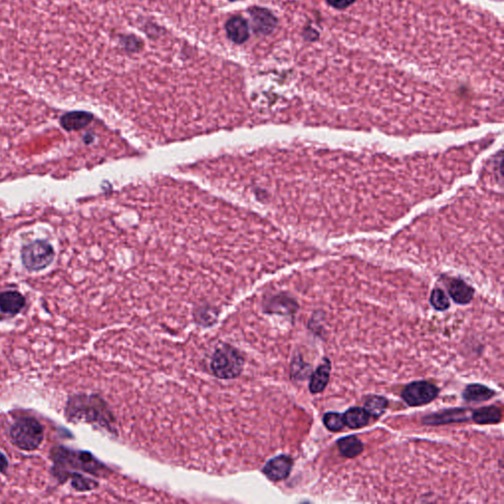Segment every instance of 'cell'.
I'll return each mask as SVG.
<instances>
[{
    "label": "cell",
    "instance_id": "cell-1",
    "mask_svg": "<svg viewBox=\"0 0 504 504\" xmlns=\"http://www.w3.org/2000/svg\"><path fill=\"white\" fill-rule=\"evenodd\" d=\"M65 416L73 423L86 422L98 424L111 430L112 416L106 403L97 395L79 394L69 398L65 408Z\"/></svg>",
    "mask_w": 504,
    "mask_h": 504
},
{
    "label": "cell",
    "instance_id": "cell-2",
    "mask_svg": "<svg viewBox=\"0 0 504 504\" xmlns=\"http://www.w3.org/2000/svg\"><path fill=\"white\" fill-rule=\"evenodd\" d=\"M51 457L58 468L69 467V468L79 470V471L95 475L97 477H102L107 474V469L105 465L88 451L58 446L53 449Z\"/></svg>",
    "mask_w": 504,
    "mask_h": 504
},
{
    "label": "cell",
    "instance_id": "cell-3",
    "mask_svg": "<svg viewBox=\"0 0 504 504\" xmlns=\"http://www.w3.org/2000/svg\"><path fill=\"white\" fill-rule=\"evenodd\" d=\"M12 444L24 451H34L43 442L45 432L35 418L20 417L14 420L9 430Z\"/></svg>",
    "mask_w": 504,
    "mask_h": 504
},
{
    "label": "cell",
    "instance_id": "cell-4",
    "mask_svg": "<svg viewBox=\"0 0 504 504\" xmlns=\"http://www.w3.org/2000/svg\"><path fill=\"white\" fill-rule=\"evenodd\" d=\"M244 359L239 350L225 344L213 354L210 369L217 378H237L244 369Z\"/></svg>",
    "mask_w": 504,
    "mask_h": 504
},
{
    "label": "cell",
    "instance_id": "cell-5",
    "mask_svg": "<svg viewBox=\"0 0 504 504\" xmlns=\"http://www.w3.org/2000/svg\"><path fill=\"white\" fill-rule=\"evenodd\" d=\"M22 263L27 270L41 271L50 266L55 259V251L48 242L36 241L22 248Z\"/></svg>",
    "mask_w": 504,
    "mask_h": 504
},
{
    "label": "cell",
    "instance_id": "cell-6",
    "mask_svg": "<svg viewBox=\"0 0 504 504\" xmlns=\"http://www.w3.org/2000/svg\"><path fill=\"white\" fill-rule=\"evenodd\" d=\"M439 389L429 381H413L403 389V400L410 407L427 405L439 396Z\"/></svg>",
    "mask_w": 504,
    "mask_h": 504
},
{
    "label": "cell",
    "instance_id": "cell-7",
    "mask_svg": "<svg viewBox=\"0 0 504 504\" xmlns=\"http://www.w3.org/2000/svg\"><path fill=\"white\" fill-rule=\"evenodd\" d=\"M474 409L452 408L430 413L423 418V424L427 425H444L461 424L472 420Z\"/></svg>",
    "mask_w": 504,
    "mask_h": 504
},
{
    "label": "cell",
    "instance_id": "cell-8",
    "mask_svg": "<svg viewBox=\"0 0 504 504\" xmlns=\"http://www.w3.org/2000/svg\"><path fill=\"white\" fill-rule=\"evenodd\" d=\"M293 466V460L289 455H279L269 460L263 469L266 478L273 482H280L290 476Z\"/></svg>",
    "mask_w": 504,
    "mask_h": 504
},
{
    "label": "cell",
    "instance_id": "cell-9",
    "mask_svg": "<svg viewBox=\"0 0 504 504\" xmlns=\"http://www.w3.org/2000/svg\"><path fill=\"white\" fill-rule=\"evenodd\" d=\"M248 12L251 17L252 29L258 35H270L277 26V19L268 9L251 7Z\"/></svg>",
    "mask_w": 504,
    "mask_h": 504
},
{
    "label": "cell",
    "instance_id": "cell-10",
    "mask_svg": "<svg viewBox=\"0 0 504 504\" xmlns=\"http://www.w3.org/2000/svg\"><path fill=\"white\" fill-rule=\"evenodd\" d=\"M25 305V298L16 291H7L0 293V312L4 314L14 317L22 312Z\"/></svg>",
    "mask_w": 504,
    "mask_h": 504
},
{
    "label": "cell",
    "instance_id": "cell-11",
    "mask_svg": "<svg viewBox=\"0 0 504 504\" xmlns=\"http://www.w3.org/2000/svg\"><path fill=\"white\" fill-rule=\"evenodd\" d=\"M227 35L232 43L241 45L249 38L248 24L242 17H232L226 24Z\"/></svg>",
    "mask_w": 504,
    "mask_h": 504
},
{
    "label": "cell",
    "instance_id": "cell-12",
    "mask_svg": "<svg viewBox=\"0 0 504 504\" xmlns=\"http://www.w3.org/2000/svg\"><path fill=\"white\" fill-rule=\"evenodd\" d=\"M447 289L450 297L458 305H468L473 300L474 289L460 279H451Z\"/></svg>",
    "mask_w": 504,
    "mask_h": 504
},
{
    "label": "cell",
    "instance_id": "cell-13",
    "mask_svg": "<svg viewBox=\"0 0 504 504\" xmlns=\"http://www.w3.org/2000/svg\"><path fill=\"white\" fill-rule=\"evenodd\" d=\"M331 373V362L327 358L323 359V363L312 373L310 381V390L312 394L321 393L325 390L330 380Z\"/></svg>",
    "mask_w": 504,
    "mask_h": 504
},
{
    "label": "cell",
    "instance_id": "cell-14",
    "mask_svg": "<svg viewBox=\"0 0 504 504\" xmlns=\"http://www.w3.org/2000/svg\"><path fill=\"white\" fill-rule=\"evenodd\" d=\"M93 121V116L87 112H71L61 117L60 124L65 131H80Z\"/></svg>",
    "mask_w": 504,
    "mask_h": 504
},
{
    "label": "cell",
    "instance_id": "cell-15",
    "mask_svg": "<svg viewBox=\"0 0 504 504\" xmlns=\"http://www.w3.org/2000/svg\"><path fill=\"white\" fill-rule=\"evenodd\" d=\"M503 420V412L496 406L474 409L472 420L478 425H498Z\"/></svg>",
    "mask_w": 504,
    "mask_h": 504
},
{
    "label": "cell",
    "instance_id": "cell-16",
    "mask_svg": "<svg viewBox=\"0 0 504 504\" xmlns=\"http://www.w3.org/2000/svg\"><path fill=\"white\" fill-rule=\"evenodd\" d=\"M496 391L493 389L486 387L483 384L474 383L469 384L466 388L464 389L462 397L467 402L481 403L484 401L491 400L496 396Z\"/></svg>",
    "mask_w": 504,
    "mask_h": 504
},
{
    "label": "cell",
    "instance_id": "cell-17",
    "mask_svg": "<svg viewBox=\"0 0 504 504\" xmlns=\"http://www.w3.org/2000/svg\"><path fill=\"white\" fill-rule=\"evenodd\" d=\"M298 305L292 298L285 296H278L273 298L266 305V312L270 313H278V314L292 315L297 312Z\"/></svg>",
    "mask_w": 504,
    "mask_h": 504
},
{
    "label": "cell",
    "instance_id": "cell-18",
    "mask_svg": "<svg viewBox=\"0 0 504 504\" xmlns=\"http://www.w3.org/2000/svg\"><path fill=\"white\" fill-rule=\"evenodd\" d=\"M337 445H338L340 453L347 458H354V457L359 456L364 450L363 442L356 435L342 437L337 440Z\"/></svg>",
    "mask_w": 504,
    "mask_h": 504
},
{
    "label": "cell",
    "instance_id": "cell-19",
    "mask_svg": "<svg viewBox=\"0 0 504 504\" xmlns=\"http://www.w3.org/2000/svg\"><path fill=\"white\" fill-rule=\"evenodd\" d=\"M345 425L350 429H361L369 425L371 416L364 408H350L343 415Z\"/></svg>",
    "mask_w": 504,
    "mask_h": 504
},
{
    "label": "cell",
    "instance_id": "cell-20",
    "mask_svg": "<svg viewBox=\"0 0 504 504\" xmlns=\"http://www.w3.org/2000/svg\"><path fill=\"white\" fill-rule=\"evenodd\" d=\"M388 407V400L383 396L371 395L364 401V410L371 417L379 418Z\"/></svg>",
    "mask_w": 504,
    "mask_h": 504
},
{
    "label": "cell",
    "instance_id": "cell-21",
    "mask_svg": "<svg viewBox=\"0 0 504 504\" xmlns=\"http://www.w3.org/2000/svg\"><path fill=\"white\" fill-rule=\"evenodd\" d=\"M323 423L330 432H341L345 427L343 415L337 412H328L323 416Z\"/></svg>",
    "mask_w": 504,
    "mask_h": 504
},
{
    "label": "cell",
    "instance_id": "cell-22",
    "mask_svg": "<svg viewBox=\"0 0 504 504\" xmlns=\"http://www.w3.org/2000/svg\"><path fill=\"white\" fill-rule=\"evenodd\" d=\"M68 477H71V479H72L71 484H72L73 488L78 491H92V489H96L97 486H99V484H98L97 482L93 481L91 479L86 478V477H84L81 474L69 473L68 474Z\"/></svg>",
    "mask_w": 504,
    "mask_h": 504
},
{
    "label": "cell",
    "instance_id": "cell-23",
    "mask_svg": "<svg viewBox=\"0 0 504 504\" xmlns=\"http://www.w3.org/2000/svg\"><path fill=\"white\" fill-rule=\"evenodd\" d=\"M292 369V371H291V376H292L293 379L305 380V379L310 376L312 366H310V364H305L300 357H298V358L293 359L292 369Z\"/></svg>",
    "mask_w": 504,
    "mask_h": 504
},
{
    "label": "cell",
    "instance_id": "cell-24",
    "mask_svg": "<svg viewBox=\"0 0 504 504\" xmlns=\"http://www.w3.org/2000/svg\"><path fill=\"white\" fill-rule=\"evenodd\" d=\"M430 303L435 310H439V312H444L450 307L449 298L440 289H435L432 291V296H430Z\"/></svg>",
    "mask_w": 504,
    "mask_h": 504
},
{
    "label": "cell",
    "instance_id": "cell-25",
    "mask_svg": "<svg viewBox=\"0 0 504 504\" xmlns=\"http://www.w3.org/2000/svg\"><path fill=\"white\" fill-rule=\"evenodd\" d=\"M356 0H326L328 6L336 11H345L350 8L354 4Z\"/></svg>",
    "mask_w": 504,
    "mask_h": 504
},
{
    "label": "cell",
    "instance_id": "cell-26",
    "mask_svg": "<svg viewBox=\"0 0 504 504\" xmlns=\"http://www.w3.org/2000/svg\"><path fill=\"white\" fill-rule=\"evenodd\" d=\"M8 469V460H7L6 455L0 451V472L6 474Z\"/></svg>",
    "mask_w": 504,
    "mask_h": 504
},
{
    "label": "cell",
    "instance_id": "cell-27",
    "mask_svg": "<svg viewBox=\"0 0 504 504\" xmlns=\"http://www.w3.org/2000/svg\"><path fill=\"white\" fill-rule=\"evenodd\" d=\"M231 1H237V0H231Z\"/></svg>",
    "mask_w": 504,
    "mask_h": 504
}]
</instances>
